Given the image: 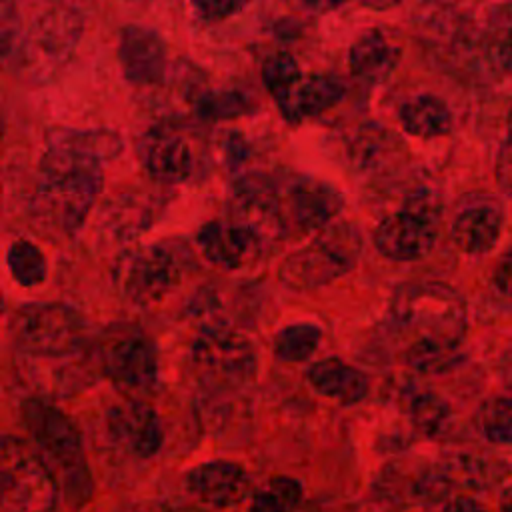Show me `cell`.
<instances>
[{"mask_svg": "<svg viewBox=\"0 0 512 512\" xmlns=\"http://www.w3.org/2000/svg\"><path fill=\"white\" fill-rule=\"evenodd\" d=\"M102 188L100 160L50 148L40 162L32 208L36 218L58 232H74L88 216Z\"/></svg>", "mask_w": 512, "mask_h": 512, "instance_id": "6da1fadb", "label": "cell"}, {"mask_svg": "<svg viewBox=\"0 0 512 512\" xmlns=\"http://www.w3.org/2000/svg\"><path fill=\"white\" fill-rule=\"evenodd\" d=\"M22 418L42 458L66 488L72 504L82 506L92 492L82 438L74 422L46 400L30 398L22 404Z\"/></svg>", "mask_w": 512, "mask_h": 512, "instance_id": "7a4b0ae2", "label": "cell"}, {"mask_svg": "<svg viewBox=\"0 0 512 512\" xmlns=\"http://www.w3.org/2000/svg\"><path fill=\"white\" fill-rule=\"evenodd\" d=\"M398 324L416 340L458 348L466 332V306L460 294L440 282H412L392 300Z\"/></svg>", "mask_w": 512, "mask_h": 512, "instance_id": "3957f363", "label": "cell"}, {"mask_svg": "<svg viewBox=\"0 0 512 512\" xmlns=\"http://www.w3.org/2000/svg\"><path fill=\"white\" fill-rule=\"evenodd\" d=\"M362 238L348 222H332L304 248L284 258L280 282L290 290L320 288L350 272L360 256Z\"/></svg>", "mask_w": 512, "mask_h": 512, "instance_id": "277c9868", "label": "cell"}, {"mask_svg": "<svg viewBox=\"0 0 512 512\" xmlns=\"http://www.w3.org/2000/svg\"><path fill=\"white\" fill-rule=\"evenodd\" d=\"M58 480L42 454L16 436L0 446V512H54Z\"/></svg>", "mask_w": 512, "mask_h": 512, "instance_id": "5b68a950", "label": "cell"}, {"mask_svg": "<svg viewBox=\"0 0 512 512\" xmlns=\"http://www.w3.org/2000/svg\"><path fill=\"white\" fill-rule=\"evenodd\" d=\"M82 32V16L70 6L44 12L18 44V70L30 82L50 80L72 56Z\"/></svg>", "mask_w": 512, "mask_h": 512, "instance_id": "8992f818", "label": "cell"}, {"mask_svg": "<svg viewBox=\"0 0 512 512\" xmlns=\"http://www.w3.org/2000/svg\"><path fill=\"white\" fill-rule=\"evenodd\" d=\"M14 344L32 356L64 358L80 348L82 318L64 304L34 302L18 308L10 320Z\"/></svg>", "mask_w": 512, "mask_h": 512, "instance_id": "52a82bcc", "label": "cell"}, {"mask_svg": "<svg viewBox=\"0 0 512 512\" xmlns=\"http://www.w3.org/2000/svg\"><path fill=\"white\" fill-rule=\"evenodd\" d=\"M118 290L138 306L162 302L180 282V270L170 252L160 246H138L124 252L114 266Z\"/></svg>", "mask_w": 512, "mask_h": 512, "instance_id": "ba28073f", "label": "cell"}, {"mask_svg": "<svg viewBox=\"0 0 512 512\" xmlns=\"http://www.w3.org/2000/svg\"><path fill=\"white\" fill-rule=\"evenodd\" d=\"M102 370L128 398L140 400L156 382V352L152 342L132 330L112 334L102 346Z\"/></svg>", "mask_w": 512, "mask_h": 512, "instance_id": "9c48e42d", "label": "cell"}, {"mask_svg": "<svg viewBox=\"0 0 512 512\" xmlns=\"http://www.w3.org/2000/svg\"><path fill=\"white\" fill-rule=\"evenodd\" d=\"M230 222L250 234L260 254L276 248L284 236V218L274 188L260 176H248L236 186Z\"/></svg>", "mask_w": 512, "mask_h": 512, "instance_id": "30bf717a", "label": "cell"}, {"mask_svg": "<svg viewBox=\"0 0 512 512\" xmlns=\"http://www.w3.org/2000/svg\"><path fill=\"white\" fill-rule=\"evenodd\" d=\"M192 358L204 374L220 380H244L256 368L248 338L222 324H210L198 334L192 344Z\"/></svg>", "mask_w": 512, "mask_h": 512, "instance_id": "8fae6325", "label": "cell"}, {"mask_svg": "<svg viewBox=\"0 0 512 512\" xmlns=\"http://www.w3.org/2000/svg\"><path fill=\"white\" fill-rule=\"evenodd\" d=\"M118 58L124 76L132 84L152 86L162 82L166 72V44L150 28L126 26L120 34Z\"/></svg>", "mask_w": 512, "mask_h": 512, "instance_id": "7c38bea8", "label": "cell"}, {"mask_svg": "<svg viewBox=\"0 0 512 512\" xmlns=\"http://www.w3.org/2000/svg\"><path fill=\"white\" fill-rule=\"evenodd\" d=\"M108 428L112 438L140 458L154 456L162 446V426L150 404L144 400H124L110 410Z\"/></svg>", "mask_w": 512, "mask_h": 512, "instance_id": "4fadbf2b", "label": "cell"}, {"mask_svg": "<svg viewBox=\"0 0 512 512\" xmlns=\"http://www.w3.org/2000/svg\"><path fill=\"white\" fill-rule=\"evenodd\" d=\"M186 486L198 500L228 508L248 496L250 478L240 464L214 460L192 468L186 476Z\"/></svg>", "mask_w": 512, "mask_h": 512, "instance_id": "5bb4252c", "label": "cell"}, {"mask_svg": "<svg viewBox=\"0 0 512 512\" xmlns=\"http://www.w3.org/2000/svg\"><path fill=\"white\" fill-rule=\"evenodd\" d=\"M434 238V224L406 210L386 216L374 232L376 248L392 260H416L426 256L434 246Z\"/></svg>", "mask_w": 512, "mask_h": 512, "instance_id": "9a60e30c", "label": "cell"}, {"mask_svg": "<svg viewBox=\"0 0 512 512\" xmlns=\"http://www.w3.org/2000/svg\"><path fill=\"white\" fill-rule=\"evenodd\" d=\"M196 244L212 264L228 270L242 268L262 256L250 234L232 222L204 224L196 236Z\"/></svg>", "mask_w": 512, "mask_h": 512, "instance_id": "2e32d148", "label": "cell"}, {"mask_svg": "<svg viewBox=\"0 0 512 512\" xmlns=\"http://www.w3.org/2000/svg\"><path fill=\"white\" fill-rule=\"evenodd\" d=\"M342 206L336 188L314 178H300L290 188V212L294 222L304 230H322L334 222Z\"/></svg>", "mask_w": 512, "mask_h": 512, "instance_id": "e0dca14e", "label": "cell"}, {"mask_svg": "<svg viewBox=\"0 0 512 512\" xmlns=\"http://www.w3.org/2000/svg\"><path fill=\"white\" fill-rule=\"evenodd\" d=\"M308 380L318 394L334 398L342 404H356L368 392L366 376L338 358H324L312 364L308 370Z\"/></svg>", "mask_w": 512, "mask_h": 512, "instance_id": "ac0fdd59", "label": "cell"}, {"mask_svg": "<svg viewBox=\"0 0 512 512\" xmlns=\"http://www.w3.org/2000/svg\"><path fill=\"white\" fill-rule=\"evenodd\" d=\"M400 50L382 32H364L350 48V70L364 82H384L396 68Z\"/></svg>", "mask_w": 512, "mask_h": 512, "instance_id": "d6986e66", "label": "cell"}, {"mask_svg": "<svg viewBox=\"0 0 512 512\" xmlns=\"http://www.w3.org/2000/svg\"><path fill=\"white\" fill-rule=\"evenodd\" d=\"M500 234V218L490 208H470L452 226V240L468 254L488 252Z\"/></svg>", "mask_w": 512, "mask_h": 512, "instance_id": "ffe728a7", "label": "cell"}, {"mask_svg": "<svg viewBox=\"0 0 512 512\" xmlns=\"http://www.w3.org/2000/svg\"><path fill=\"white\" fill-rule=\"evenodd\" d=\"M150 174L166 184H176L188 178L192 170V154L188 144L178 136H160L148 148Z\"/></svg>", "mask_w": 512, "mask_h": 512, "instance_id": "44dd1931", "label": "cell"}, {"mask_svg": "<svg viewBox=\"0 0 512 512\" xmlns=\"http://www.w3.org/2000/svg\"><path fill=\"white\" fill-rule=\"evenodd\" d=\"M400 152V142L384 128L376 124L362 126L356 134L350 156L354 164L366 172H376L388 168Z\"/></svg>", "mask_w": 512, "mask_h": 512, "instance_id": "7402d4cb", "label": "cell"}, {"mask_svg": "<svg viewBox=\"0 0 512 512\" xmlns=\"http://www.w3.org/2000/svg\"><path fill=\"white\" fill-rule=\"evenodd\" d=\"M400 122L406 132L432 138L450 130V112L446 104L434 96H418L400 108Z\"/></svg>", "mask_w": 512, "mask_h": 512, "instance_id": "603a6c76", "label": "cell"}, {"mask_svg": "<svg viewBox=\"0 0 512 512\" xmlns=\"http://www.w3.org/2000/svg\"><path fill=\"white\" fill-rule=\"evenodd\" d=\"M46 140H48L50 148L78 152V154L90 156L94 160L116 156L122 148L120 138L108 130L76 132V130H68V128H56V130L46 132Z\"/></svg>", "mask_w": 512, "mask_h": 512, "instance_id": "cb8c5ba5", "label": "cell"}, {"mask_svg": "<svg viewBox=\"0 0 512 512\" xmlns=\"http://www.w3.org/2000/svg\"><path fill=\"white\" fill-rule=\"evenodd\" d=\"M344 94L342 84L326 74L304 76L298 84L292 102V120L298 116H312L332 108Z\"/></svg>", "mask_w": 512, "mask_h": 512, "instance_id": "d4e9b609", "label": "cell"}, {"mask_svg": "<svg viewBox=\"0 0 512 512\" xmlns=\"http://www.w3.org/2000/svg\"><path fill=\"white\" fill-rule=\"evenodd\" d=\"M262 78L268 92L276 98L278 106L292 120V102L302 80L296 60L288 52H276L268 56L262 66Z\"/></svg>", "mask_w": 512, "mask_h": 512, "instance_id": "484cf974", "label": "cell"}, {"mask_svg": "<svg viewBox=\"0 0 512 512\" xmlns=\"http://www.w3.org/2000/svg\"><path fill=\"white\" fill-rule=\"evenodd\" d=\"M302 498V486L290 476H274L250 496V512H294Z\"/></svg>", "mask_w": 512, "mask_h": 512, "instance_id": "4316f807", "label": "cell"}, {"mask_svg": "<svg viewBox=\"0 0 512 512\" xmlns=\"http://www.w3.org/2000/svg\"><path fill=\"white\" fill-rule=\"evenodd\" d=\"M322 340V332L314 324H292L282 328L274 338V352L288 362H302L312 356Z\"/></svg>", "mask_w": 512, "mask_h": 512, "instance_id": "83f0119b", "label": "cell"}, {"mask_svg": "<svg viewBox=\"0 0 512 512\" xmlns=\"http://www.w3.org/2000/svg\"><path fill=\"white\" fill-rule=\"evenodd\" d=\"M8 268L22 286H36L46 278V260L38 246L28 240L12 242L8 250Z\"/></svg>", "mask_w": 512, "mask_h": 512, "instance_id": "f1b7e54d", "label": "cell"}, {"mask_svg": "<svg viewBox=\"0 0 512 512\" xmlns=\"http://www.w3.org/2000/svg\"><path fill=\"white\" fill-rule=\"evenodd\" d=\"M442 478L450 486L478 488L490 482V468L472 456H452L438 466Z\"/></svg>", "mask_w": 512, "mask_h": 512, "instance_id": "f546056e", "label": "cell"}, {"mask_svg": "<svg viewBox=\"0 0 512 512\" xmlns=\"http://www.w3.org/2000/svg\"><path fill=\"white\" fill-rule=\"evenodd\" d=\"M484 436L498 444H512V398H494L480 410Z\"/></svg>", "mask_w": 512, "mask_h": 512, "instance_id": "4dcf8cb0", "label": "cell"}, {"mask_svg": "<svg viewBox=\"0 0 512 512\" xmlns=\"http://www.w3.org/2000/svg\"><path fill=\"white\" fill-rule=\"evenodd\" d=\"M196 110L206 120H228L250 112V102L240 92H206L198 98Z\"/></svg>", "mask_w": 512, "mask_h": 512, "instance_id": "1f68e13d", "label": "cell"}, {"mask_svg": "<svg viewBox=\"0 0 512 512\" xmlns=\"http://www.w3.org/2000/svg\"><path fill=\"white\" fill-rule=\"evenodd\" d=\"M448 414L450 410L446 402L434 394H418L410 404L414 426L426 434L440 432L448 420Z\"/></svg>", "mask_w": 512, "mask_h": 512, "instance_id": "d6a6232c", "label": "cell"}, {"mask_svg": "<svg viewBox=\"0 0 512 512\" xmlns=\"http://www.w3.org/2000/svg\"><path fill=\"white\" fill-rule=\"evenodd\" d=\"M456 352L458 348L452 346L414 340V344L408 348V362L420 372H438L456 360Z\"/></svg>", "mask_w": 512, "mask_h": 512, "instance_id": "836d02e7", "label": "cell"}, {"mask_svg": "<svg viewBox=\"0 0 512 512\" xmlns=\"http://www.w3.org/2000/svg\"><path fill=\"white\" fill-rule=\"evenodd\" d=\"M404 210L414 214V216H418V218H422V220H426V222L434 224L438 220V216H440V202H438V198L432 192L418 190V192H414L406 200Z\"/></svg>", "mask_w": 512, "mask_h": 512, "instance_id": "e575fe53", "label": "cell"}, {"mask_svg": "<svg viewBox=\"0 0 512 512\" xmlns=\"http://www.w3.org/2000/svg\"><path fill=\"white\" fill-rule=\"evenodd\" d=\"M18 14H14V6L10 2H4L0 6V42L4 56L10 52L12 44L16 42L18 34Z\"/></svg>", "mask_w": 512, "mask_h": 512, "instance_id": "d590c367", "label": "cell"}, {"mask_svg": "<svg viewBox=\"0 0 512 512\" xmlns=\"http://www.w3.org/2000/svg\"><path fill=\"white\" fill-rule=\"evenodd\" d=\"M194 8L198 10V14L206 20H216V18H226L232 12L240 10L242 4L238 2H194Z\"/></svg>", "mask_w": 512, "mask_h": 512, "instance_id": "8d00e7d4", "label": "cell"}, {"mask_svg": "<svg viewBox=\"0 0 512 512\" xmlns=\"http://www.w3.org/2000/svg\"><path fill=\"white\" fill-rule=\"evenodd\" d=\"M494 282L498 286L500 292H504L506 296H512V252H508L500 264L496 266L494 272Z\"/></svg>", "mask_w": 512, "mask_h": 512, "instance_id": "74e56055", "label": "cell"}, {"mask_svg": "<svg viewBox=\"0 0 512 512\" xmlns=\"http://www.w3.org/2000/svg\"><path fill=\"white\" fill-rule=\"evenodd\" d=\"M498 176H500L502 186L512 188V130H510V136H508V140L504 142L502 152H500Z\"/></svg>", "mask_w": 512, "mask_h": 512, "instance_id": "f35d334b", "label": "cell"}, {"mask_svg": "<svg viewBox=\"0 0 512 512\" xmlns=\"http://www.w3.org/2000/svg\"><path fill=\"white\" fill-rule=\"evenodd\" d=\"M122 512H200V510L188 508V506H178V504H168V502H142V504L128 506Z\"/></svg>", "mask_w": 512, "mask_h": 512, "instance_id": "ab89813d", "label": "cell"}, {"mask_svg": "<svg viewBox=\"0 0 512 512\" xmlns=\"http://www.w3.org/2000/svg\"><path fill=\"white\" fill-rule=\"evenodd\" d=\"M496 56L502 62V66L512 68V30H506L496 42Z\"/></svg>", "mask_w": 512, "mask_h": 512, "instance_id": "60d3db41", "label": "cell"}, {"mask_svg": "<svg viewBox=\"0 0 512 512\" xmlns=\"http://www.w3.org/2000/svg\"><path fill=\"white\" fill-rule=\"evenodd\" d=\"M444 512H486V510L478 502H474L472 498L458 496V498H454L446 504Z\"/></svg>", "mask_w": 512, "mask_h": 512, "instance_id": "b9f144b4", "label": "cell"}, {"mask_svg": "<svg viewBox=\"0 0 512 512\" xmlns=\"http://www.w3.org/2000/svg\"><path fill=\"white\" fill-rule=\"evenodd\" d=\"M356 512H400V510L396 508V504H390L388 500H372L358 506Z\"/></svg>", "mask_w": 512, "mask_h": 512, "instance_id": "7bdbcfd3", "label": "cell"}, {"mask_svg": "<svg viewBox=\"0 0 512 512\" xmlns=\"http://www.w3.org/2000/svg\"><path fill=\"white\" fill-rule=\"evenodd\" d=\"M500 510L502 512H512V486H508L500 498Z\"/></svg>", "mask_w": 512, "mask_h": 512, "instance_id": "ee69618b", "label": "cell"}]
</instances>
